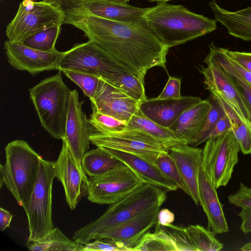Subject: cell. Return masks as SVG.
Returning <instances> with one entry per match:
<instances>
[{
  "label": "cell",
  "instance_id": "1",
  "mask_svg": "<svg viewBox=\"0 0 251 251\" xmlns=\"http://www.w3.org/2000/svg\"><path fill=\"white\" fill-rule=\"evenodd\" d=\"M64 24L81 30L114 62L144 81L154 67L166 69L169 48L149 29L145 21L121 22L64 9Z\"/></svg>",
  "mask_w": 251,
  "mask_h": 251
},
{
  "label": "cell",
  "instance_id": "2",
  "mask_svg": "<svg viewBox=\"0 0 251 251\" xmlns=\"http://www.w3.org/2000/svg\"><path fill=\"white\" fill-rule=\"evenodd\" d=\"M143 18L149 29L169 48L209 33L215 20L193 12L182 5L158 2L148 7Z\"/></svg>",
  "mask_w": 251,
  "mask_h": 251
},
{
  "label": "cell",
  "instance_id": "3",
  "mask_svg": "<svg viewBox=\"0 0 251 251\" xmlns=\"http://www.w3.org/2000/svg\"><path fill=\"white\" fill-rule=\"evenodd\" d=\"M167 191L159 187L142 183L126 196L110 204L99 218L76 230L73 239L81 244H87L96 239L100 234L140 212L161 206L166 199Z\"/></svg>",
  "mask_w": 251,
  "mask_h": 251
},
{
  "label": "cell",
  "instance_id": "4",
  "mask_svg": "<svg viewBox=\"0 0 251 251\" xmlns=\"http://www.w3.org/2000/svg\"><path fill=\"white\" fill-rule=\"evenodd\" d=\"M5 153V162L0 164V186L4 184L25 210L37 181L42 157L23 140L8 143Z\"/></svg>",
  "mask_w": 251,
  "mask_h": 251
},
{
  "label": "cell",
  "instance_id": "5",
  "mask_svg": "<svg viewBox=\"0 0 251 251\" xmlns=\"http://www.w3.org/2000/svg\"><path fill=\"white\" fill-rule=\"evenodd\" d=\"M61 72L43 79L29 93L42 127L51 137L62 140L71 90Z\"/></svg>",
  "mask_w": 251,
  "mask_h": 251
},
{
  "label": "cell",
  "instance_id": "6",
  "mask_svg": "<svg viewBox=\"0 0 251 251\" xmlns=\"http://www.w3.org/2000/svg\"><path fill=\"white\" fill-rule=\"evenodd\" d=\"M65 14L60 0H23L7 25L8 40L21 43L27 37L48 28L64 24Z\"/></svg>",
  "mask_w": 251,
  "mask_h": 251
},
{
  "label": "cell",
  "instance_id": "7",
  "mask_svg": "<svg viewBox=\"0 0 251 251\" xmlns=\"http://www.w3.org/2000/svg\"><path fill=\"white\" fill-rule=\"evenodd\" d=\"M55 162L41 159L37 181L26 208L29 236L27 241L44 238L53 227L52 188Z\"/></svg>",
  "mask_w": 251,
  "mask_h": 251
},
{
  "label": "cell",
  "instance_id": "8",
  "mask_svg": "<svg viewBox=\"0 0 251 251\" xmlns=\"http://www.w3.org/2000/svg\"><path fill=\"white\" fill-rule=\"evenodd\" d=\"M239 151L232 129L205 142L201 166L216 189L228 184L238 162Z\"/></svg>",
  "mask_w": 251,
  "mask_h": 251
},
{
  "label": "cell",
  "instance_id": "9",
  "mask_svg": "<svg viewBox=\"0 0 251 251\" xmlns=\"http://www.w3.org/2000/svg\"><path fill=\"white\" fill-rule=\"evenodd\" d=\"M142 183L129 167L122 163L103 175L89 178L87 198L93 203L110 204L127 195Z\"/></svg>",
  "mask_w": 251,
  "mask_h": 251
},
{
  "label": "cell",
  "instance_id": "10",
  "mask_svg": "<svg viewBox=\"0 0 251 251\" xmlns=\"http://www.w3.org/2000/svg\"><path fill=\"white\" fill-rule=\"evenodd\" d=\"M63 70L90 74L100 78L115 73H130L90 41L75 44L65 51L58 66V70Z\"/></svg>",
  "mask_w": 251,
  "mask_h": 251
},
{
  "label": "cell",
  "instance_id": "11",
  "mask_svg": "<svg viewBox=\"0 0 251 251\" xmlns=\"http://www.w3.org/2000/svg\"><path fill=\"white\" fill-rule=\"evenodd\" d=\"M90 140L96 147L132 153L153 163L158 154L166 150L150 135L133 129L110 133L95 131Z\"/></svg>",
  "mask_w": 251,
  "mask_h": 251
},
{
  "label": "cell",
  "instance_id": "12",
  "mask_svg": "<svg viewBox=\"0 0 251 251\" xmlns=\"http://www.w3.org/2000/svg\"><path fill=\"white\" fill-rule=\"evenodd\" d=\"M63 144L55 162V177L64 188L67 203L71 210L75 208L81 198L87 194L89 178L70 150L66 142Z\"/></svg>",
  "mask_w": 251,
  "mask_h": 251
},
{
  "label": "cell",
  "instance_id": "13",
  "mask_svg": "<svg viewBox=\"0 0 251 251\" xmlns=\"http://www.w3.org/2000/svg\"><path fill=\"white\" fill-rule=\"evenodd\" d=\"M83 103L79 101L77 91L71 90L63 139L80 163L83 155L89 149L90 137L96 131L82 110Z\"/></svg>",
  "mask_w": 251,
  "mask_h": 251
},
{
  "label": "cell",
  "instance_id": "14",
  "mask_svg": "<svg viewBox=\"0 0 251 251\" xmlns=\"http://www.w3.org/2000/svg\"><path fill=\"white\" fill-rule=\"evenodd\" d=\"M7 61L14 69L25 71L32 75L44 71L58 70L65 51L57 50L45 52L8 40L4 44Z\"/></svg>",
  "mask_w": 251,
  "mask_h": 251
},
{
  "label": "cell",
  "instance_id": "15",
  "mask_svg": "<svg viewBox=\"0 0 251 251\" xmlns=\"http://www.w3.org/2000/svg\"><path fill=\"white\" fill-rule=\"evenodd\" d=\"M60 0L64 9L121 22L144 21L143 16L148 9L133 6L122 0Z\"/></svg>",
  "mask_w": 251,
  "mask_h": 251
},
{
  "label": "cell",
  "instance_id": "16",
  "mask_svg": "<svg viewBox=\"0 0 251 251\" xmlns=\"http://www.w3.org/2000/svg\"><path fill=\"white\" fill-rule=\"evenodd\" d=\"M198 69L204 77V83L211 94L224 99L235 111L241 119L251 126V116L246 102L230 75L220 66L208 63Z\"/></svg>",
  "mask_w": 251,
  "mask_h": 251
},
{
  "label": "cell",
  "instance_id": "17",
  "mask_svg": "<svg viewBox=\"0 0 251 251\" xmlns=\"http://www.w3.org/2000/svg\"><path fill=\"white\" fill-rule=\"evenodd\" d=\"M140 103L100 78L97 93L91 100V108L127 123L139 109Z\"/></svg>",
  "mask_w": 251,
  "mask_h": 251
},
{
  "label": "cell",
  "instance_id": "18",
  "mask_svg": "<svg viewBox=\"0 0 251 251\" xmlns=\"http://www.w3.org/2000/svg\"><path fill=\"white\" fill-rule=\"evenodd\" d=\"M160 207L156 206L146 209L100 234L96 239L106 238L121 242L128 251H131L141 237L156 223Z\"/></svg>",
  "mask_w": 251,
  "mask_h": 251
},
{
  "label": "cell",
  "instance_id": "19",
  "mask_svg": "<svg viewBox=\"0 0 251 251\" xmlns=\"http://www.w3.org/2000/svg\"><path fill=\"white\" fill-rule=\"evenodd\" d=\"M201 100L200 97L194 96L166 99H147L140 103L139 109L151 120L160 126L169 127L182 113Z\"/></svg>",
  "mask_w": 251,
  "mask_h": 251
},
{
  "label": "cell",
  "instance_id": "20",
  "mask_svg": "<svg viewBox=\"0 0 251 251\" xmlns=\"http://www.w3.org/2000/svg\"><path fill=\"white\" fill-rule=\"evenodd\" d=\"M169 153L177 167L189 196L196 205L199 203V176L202 149L182 143L172 148Z\"/></svg>",
  "mask_w": 251,
  "mask_h": 251
},
{
  "label": "cell",
  "instance_id": "21",
  "mask_svg": "<svg viewBox=\"0 0 251 251\" xmlns=\"http://www.w3.org/2000/svg\"><path fill=\"white\" fill-rule=\"evenodd\" d=\"M216 190L201 165L199 176V203L207 217L208 228L217 234L227 232L229 229Z\"/></svg>",
  "mask_w": 251,
  "mask_h": 251
},
{
  "label": "cell",
  "instance_id": "22",
  "mask_svg": "<svg viewBox=\"0 0 251 251\" xmlns=\"http://www.w3.org/2000/svg\"><path fill=\"white\" fill-rule=\"evenodd\" d=\"M103 148L129 167L143 182L159 187L167 191L178 189L176 184L168 178L154 163L132 153Z\"/></svg>",
  "mask_w": 251,
  "mask_h": 251
},
{
  "label": "cell",
  "instance_id": "23",
  "mask_svg": "<svg viewBox=\"0 0 251 251\" xmlns=\"http://www.w3.org/2000/svg\"><path fill=\"white\" fill-rule=\"evenodd\" d=\"M211 107L208 99L202 100L182 113L168 128L177 139L191 145L201 130Z\"/></svg>",
  "mask_w": 251,
  "mask_h": 251
},
{
  "label": "cell",
  "instance_id": "24",
  "mask_svg": "<svg viewBox=\"0 0 251 251\" xmlns=\"http://www.w3.org/2000/svg\"><path fill=\"white\" fill-rule=\"evenodd\" d=\"M215 20L227 30L228 33L243 40L251 41V7L235 11L221 7L214 0L209 3Z\"/></svg>",
  "mask_w": 251,
  "mask_h": 251
},
{
  "label": "cell",
  "instance_id": "25",
  "mask_svg": "<svg viewBox=\"0 0 251 251\" xmlns=\"http://www.w3.org/2000/svg\"><path fill=\"white\" fill-rule=\"evenodd\" d=\"M126 129L140 130L150 135L169 151L172 148L184 143L176 138L168 128L159 125L145 116L139 109L127 123Z\"/></svg>",
  "mask_w": 251,
  "mask_h": 251
},
{
  "label": "cell",
  "instance_id": "26",
  "mask_svg": "<svg viewBox=\"0 0 251 251\" xmlns=\"http://www.w3.org/2000/svg\"><path fill=\"white\" fill-rule=\"evenodd\" d=\"M122 163L104 148L97 147L85 153L81 165L87 176L93 177L106 173Z\"/></svg>",
  "mask_w": 251,
  "mask_h": 251
},
{
  "label": "cell",
  "instance_id": "27",
  "mask_svg": "<svg viewBox=\"0 0 251 251\" xmlns=\"http://www.w3.org/2000/svg\"><path fill=\"white\" fill-rule=\"evenodd\" d=\"M26 245L33 251H82L83 245L68 238L57 227L39 240L27 241Z\"/></svg>",
  "mask_w": 251,
  "mask_h": 251
},
{
  "label": "cell",
  "instance_id": "28",
  "mask_svg": "<svg viewBox=\"0 0 251 251\" xmlns=\"http://www.w3.org/2000/svg\"><path fill=\"white\" fill-rule=\"evenodd\" d=\"M101 78L140 102L148 99L145 94L144 81L132 74L115 73Z\"/></svg>",
  "mask_w": 251,
  "mask_h": 251
},
{
  "label": "cell",
  "instance_id": "29",
  "mask_svg": "<svg viewBox=\"0 0 251 251\" xmlns=\"http://www.w3.org/2000/svg\"><path fill=\"white\" fill-rule=\"evenodd\" d=\"M209 51L203 60L205 64L212 63L220 66L227 73H234L251 85V72L230 59L222 48L213 42L209 46Z\"/></svg>",
  "mask_w": 251,
  "mask_h": 251
},
{
  "label": "cell",
  "instance_id": "30",
  "mask_svg": "<svg viewBox=\"0 0 251 251\" xmlns=\"http://www.w3.org/2000/svg\"><path fill=\"white\" fill-rule=\"evenodd\" d=\"M185 230L189 241L197 251H218L224 248V245L215 237L214 231L201 225H190Z\"/></svg>",
  "mask_w": 251,
  "mask_h": 251
},
{
  "label": "cell",
  "instance_id": "31",
  "mask_svg": "<svg viewBox=\"0 0 251 251\" xmlns=\"http://www.w3.org/2000/svg\"><path fill=\"white\" fill-rule=\"evenodd\" d=\"M177 251L170 237L156 227L154 232H146L133 246L131 251Z\"/></svg>",
  "mask_w": 251,
  "mask_h": 251
},
{
  "label": "cell",
  "instance_id": "32",
  "mask_svg": "<svg viewBox=\"0 0 251 251\" xmlns=\"http://www.w3.org/2000/svg\"><path fill=\"white\" fill-rule=\"evenodd\" d=\"M61 26H52L27 37L21 43L29 48L45 52L56 50L55 44Z\"/></svg>",
  "mask_w": 251,
  "mask_h": 251
},
{
  "label": "cell",
  "instance_id": "33",
  "mask_svg": "<svg viewBox=\"0 0 251 251\" xmlns=\"http://www.w3.org/2000/svg\"><path fill=\"white\" fill-rule=\"evenodd\" d=\"M208 99L211 103V107L201 130L191 145L194 147L205 142L217 121L221 117L226 115L223 106L215 95L211 94Z\"/></svg>",
  "mask_w": 251,
  "mask_h": 251
},
{
  "label": "cell",
  "instance_id": "34",
  "mask_svg": "<svg viewBox=\"0 0 251 251\" xmlns=\"http://www.w3.org/2000/svg\"><path fill=\"white\" fill-rule=\"evenodd\" d=\"M153 163L168 178L176 184L178 188L181 189L189 195L188 190L183 181L176 162L169 151L163 150L161 151L154 160Z\"/></svg>",
  "mask_w": 251,
  "mask_h": 251
},
{
  "label": "cell",
  "instance_id": "35",
  "mask_svg": "<svg viewBox=\"0 0 251 251\" xmlns=\"http://www.w3.org/2000/svg\"><path fill=\"white\" fill-rule=\"evenodd\" d=\"M61 71L82 90L84 95L88 97L90 101L94 99L98 89L100 77L94 75L70 70Z\"/></svg>",
  "mask_w": 251,
  "mask_h": 251
},
{
  "label": "cell",
  "instance_id": "36",
  "mask_svg": "<svg viewBox=\"0 0 251 251\" xmlns=\"http://www.w3.org/2000/svg\"><path fill=\"white\" fill-rule=\"evenodd\" d=\"M96 132H114L126 128L127 123L97 110H92L89 119Z\"/></svg>",
  "mask_w": 251,
  "mask_h": 251
},
{
  "label": "cell",
  "instance_id": "37",
  "mask_svg": "<svg viewBox=\"0 0 251 251\" xmlns=\"http://www.w3.org/2000/svg\"><path fill=\"white\" fill-rule=\"evenodd\" d=\"M156 227L164 231L174 243L177 251H197L189 241L185 228L174 226H162L157 224Z\"/></svg>",
  "mask_w": 251,
  "mask_h": 251
},
{
  "label": "cell",
  "instance_id": "38",
  "mask_svg": "<svg viewBox=\"0 0 251 251\" xmlns=\"http://www.w3.org/2000/svg\"><path fill=\"white\" fill-rule=\"evenodd\" d=\"M128 251L121 242L106 238H97L93 242L83 244L82 251Z\"/></svg>",
  "mask_w": 251,
  "mask_h": 251
},
{
  "label": "cell",
  "instance_id": "39",
  "mask_svg": "<svg viewBox=\"0 0 251 251\" xmlns=\"http://www.w3.org/2000/svg\"><path fill=\"white\" fill-rule=\"evenodd\" d=\"M240 151L244 154H251V126L244 122L232 128Z\"/></svg>",
  "mask_w": 251,
  "mask_h": 251
},
{
  "label": "cell",
  "instance_id": "40",
  "mask_svg": "<svg viewBox=\"0 0 251 251\" xmlns=\"http://www.w3.org/2000/svg\"><path fill=\"white\" fill-rule=\"evenodd\" d=\"M229 202L241 208L251 209V188L240 183L239 189L228 197Z\"/></svg>",
  "mask_w": 251,
  "mask_h": 251
},
{
  "label": "cell",
  "instance_id": "41",
  "mask_svg": "<svg viewBox=\"0 0 251 251\" xmlns=\"http://www.w3.org/2000/svg\"><path fill=\"white\" fill-rule=\"evenodd\" d=\"M181 82V78L169 76L165 86L157 98L160 99H166L181 97L180 94Z\"/></svg>",
  "mask_w": 251,
  "mask_h": 251
},
{
  "label": "cell",
  "instance_id": "42",
  "mask_svg": "<svg viewBox=\"0 0 251 251\" xmlns=\"http://www.w3.org/2000/svg\"><path fill=\"white\" fill-rule=\"evenodd\" d=\"M228 74L242 95L251 116V85L234 73Z\"/></svg>",
  "mask_w": 251,
  "mask_h": 251
},
{
  "label": "cell",
  "instance_id": "43",
  "mask_svg": "<svg viewBox=\"0 0 251 251\" xmlns=\"http://www.w3.org/2000/svg\"><path fill=\"white\" fill-rule=\"evenodd\" d=\"M223 49L230 59L251 72V52L232 51L224 48Z\"/></svg>",
  "mask_w": 251,
  "mask_h": 251
},
{
  "label": "cell",
  "instance_id": "44",
  "mask_svg": "<svg viewBox=\"0 0 251 251\" xmlns=\"http://www.w3.org/2000/svg\"><path fill=\"white\" fill-rule=\"evenodd\" d=\"M232 124L230 118L225 115L216 123L210 132L208 139L219 136L232 129Z\"/></svg>",
  "mask_w": 251,
  "mask_h": 251
},
{
  "label": "cell",
  "instance_id": "45",
  "mask_svg": "<svg viewBox=\"0 0 251 251\" xmlns=\"http://www.w3.org/2000/svg\"><path fill=\"white\" fill-rule=\"evenodd\" d=\"M241 219L240 228L245 234L251 233V209L242 208L238 214Z\"/></svg>",
  "mask_w": 251,
  "mask_h": 251
},
{
  "label": "cell",
  "instance_id": "46",
  "mask_svg": "<svg viewBox=\"0 0 251 251\" xmlns=\"http://www.w3.org/2000/svg\"><path fill=\"white\" fill-rule=\"evenodd\" d=\"M175 214L167 208L159 210L157 216V224L162 226H168L172 224L175 221Z\"/></svg>",
  "mask_w": 251,
  "mask_h": 251
},
{
  "label": "cell",
  "instance_id": "47",
  "mask_svg": "<svg viewBox=\"0 0 251 251\" xmlns=\"http://www.w3.org/2000/svg\"><path fill=\"white\" fill-rule=\"evenodd\" d=\"M13 215L4 208H0V229L4 231L9 226Z\"/></svg>",
  "mask_w": 251,
  "mask_h": 251
},
{
  "label": "cell",
  "instance_id": "48",
  "mask_svg": "<svg viewBox=\"0 0 251 251\" xmlns=\"http://www.w3.org/2000/svg\"><path fill=\"white\" fill-rule=\"evenodd\" d=\"M148 0L150 2L156 1L157 2H167L168 1H170V0Z\"/></svg>",
  "mask_w": 251,
  "mask_h": 251
},
{
  "label": "cell",
  "instance_id": "49",
  "mask_svg": "<svg viewBox=\"0 0 251 251\" xmlns=\"http://www.w3.org/2000/svg\"><path fill=\"white\" fill-rule=\"evenodd\" d=\"M122 1H125L126 2H128L129 1H130V0H122Z\"/></svg>",
  "mask_w": 251,
  "mask_h": 251
}]
</instances>
